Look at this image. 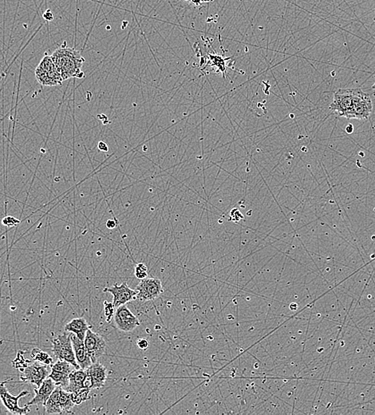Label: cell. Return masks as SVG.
<instances>
[{
  "label": "cell",
  "mask_w": 375,
  "mask_h": 415,
  "mask_svg": "<svg viewBox=\"0 0 375 415\" xmlns=\"http://www.w3.org/2000/svg\"><path fill=\"white\" fill-rule=\"evenodd\" d=\"M136 290L138 291L136 299L142 302L153 301L158 298L164 291L161 279L153 277L141 279Z\"/></svg>",
  "instance_id": "obj_5"
},
{
  "label": "cell",
  "mask_w": 375,
  "mask_h": 415,
  "mask_svg": "<svg viewBox=\"0 0 375 415\" xmlns=\"http://www.w3.org/2000/svg\"><path fill=\"white\" fill-rule=\"evenodd\" d=\"M61 387H60V386H57L54 391L50 394V396L49 397L47 401H46L44 406L46 413H48V414L61 413L59 403L60 390H61Z\"/></svg>",
  "instance_id": "obj_17"
},
{
  "label": "cell",
  "mask_w": 375,
  "mask_h": 415,
  "mask_svg": "<svg viewBox=\"0 0 375 415\" xmlns=\"http://www.w3.org/2000/svg\"><path fill=\"white\" fill-rule=\"evenodd\" d=\"M104 291L112 294L113 297V304L116 308L136 300L138 295L136 289L134 290L131 288L127 283H122L121 285L114 284L113 287H106L104 289Z\"/></svg>",
  "instance_id": "obj_11"
},
{
  "label": "cell",
  "mask_w": 375,
  "mask_h": 415,
  "mask_svg": "<svg viewBox=\"0 0 375 415\" xmlns=\"http://www.w3.org/2000/svg\"><path fill=\"white\" fill-rule=\"evenodd\" d=\"M134 275L138 279H143L148 276V268L143 263H138L135 266Z\"/></svg>",
  "instance_id": "obj_21"
},
{
  "label": "cell",
  "mask_w": 375,
  "mask_h": 415,
  "mask_svg": "<svg viewBox=\"0 0 375 415\" xmlns=\"http://www.w3.org/2000/svg\"><path fill=\"white\" fill-rule=\"evenodd\" d=\"M71 341L73 343L74 350H75V358L77 363L79 364L81 369L86 370L90 368V366L93 364L92 360L90 359V354L86 350L85 346L84 341L81 340L73 333H70Z\"/></svg>",
  "instance_id": "obj_15"
},
{
  "label": "cell",
  "mask_w": 375,
  "mask_h": 415,
  "mask_svg": "<svg viewBox=\"0 0 375 415\" xmlns=\"http://www.w3.org/2000/svg\"><path fill=\"white\" fill-rule=\"evenodd\" d=\"M49 378L54 381L56 386H60L67 390L69 385L70 375L75 369L73 365L64 360H57L55 364L50 365Z\"/></svg>",
  "instance_id": "obj_10"
},
{
  "label": "cell",
  "mask_w": 375,
  "mask_h": 415,
  "mask_svg": "<svg viewBox=\"0 0 375 415\" xmlns=\"http://www.w3.org/2000/svg\"><path fill=\"white\" fill-rule=\"evenodd\" d=\"M113 320L117 329L123 332H131L141 325L137 316H134L126 305L117 308L113 316Z\"/></svg>",
  "instance_id": "obj_7"
},
{
  "label": "cell",
  "mask_w": 375,
  "mask_h": 415,
  "mask_svg": "<svg viewBox=\"0 0 375 415\" xmlns=\"http://www.w3.org/2000/svg\"><path fill=\"white\" fill-rule=\"evenodd\" d=\"M98 149L104 152H107L108 150H109L107 145L103 142H100L99 143H98Z\"/></svg>",
  "instance_id": "obj_26"
},
{
  "label": "cell",
  "mask_w": 375,
  "mask_h": 415,
  "mask_svg": "<svg viewBox=\"0 0 375 415\" xmlns=\"http://www.w3.org/2000/svg\"><path fill=\"white\" fill-rule=\"evenodd\" d=\"M84 388L91 389V382L86 370H74L70 375L69 385L67 390L69 392H78Z\"/></svg>",
  "instance_id": "obj_14"
},
{
  "label": "cell",
  "mask_w": 375,
  "mask_h": 415,
  "mask_svg": "<svg viewBox=\"0 0 375 415\" xmlns=\"http://www.w3.org/2000/svg\"><path fill=\"white\" fill-rule=\"evenodd\" d=\"M51 57L57 69L61 72L64 81L78 77L85 63L84 57L74 48H58Z\"/></svg>",
  "instance_id": "obj_2"
},
{
  "label": "cell",
  "mask_w": 375,
  "mask_h": 415,
  "mask_svg": "<svg viewBox=\"0 0 375 415\" xmlns=\"http://www.w3.org/2000/svg\"><path fill=\"white\" fill-rule=\"evenodd\" d=\"M42 17L44 18L45 20H46V21H53L54 20V15L50 12V10H47L46 12H45L42 15Z\"/></svg>",
  "instance_id": "obj_25"
},
{
  "label": "cell",
  "mask_w": 375,
  "mask_h": 415,
  "mask_svg": "<svg viewBox=\"0 0 375 415\" xmlns=\"http://www.w3.org/2000/svg\"><path fill=\"white\" fill-rule=\"evenodd\" d=\"M346 130H347V132L349 133V134H351V133L354 131V127H353L352 125L349 124L347 128H346Z\"/></svg>",
  "instance_id": "obj_28"
},
{
  "label": "cell",
  "mask_w": 375,
  "mask_h": 415,
  "mask_svg": "<svg viewBox=\"0 0 375 415\" xmlns=\"http://www.w3.org/2000/svg\"><path fill=\"white\" fill-rule=\"evenodd\" d=\"M28 394L27 390H23L18 395H13L9 393L4 383L0 384V399L2 401L4 406L12 414H27L31 411L30 406H27V404L23 407L19 406V400Z\"/></svg>",
  "instance_id": "obj_6"
},
{
  "label": "cell",
  "mask_w": 375,
  "mask_h": 415,
  "mask_svg": "<svg viewBox=\"0 0 375 415\" xmlns=\"http://www.w3.org/2000/svg\"><path fill=\"white\" fill-rule=\"evenodd\" d=\"M31 357L35 361L38 362L40 364H45V365H52L53 360L50 357V354H47L46 352L40 350V349L35 348L33 349L31 352Z\"/></svg>",
  "instance_id": "obj_19"
},
{
  "label": "cell",
  "mask_w": 375,
  "mask_h": 415,
  "mask_svg": "<svg viewBox=\"0 0 375 415\" xmlns=\"http://www.w3.org/2000/svg\"><path fill=\"white\" fill-rule=\"evenodd\" d=\"M104 311H105V316L106 317V321L110 322L113 318L115 313V306L113 303H109L107 301L104 302Z\"/></svg>",
  "instance_id": "obj_22"
},
{
  "label": "cell",
  "mask_w": 375,
  "mask_h": 415,
  "mask_svg": "<svg viewBox=\"0 0 375 415\" xmlns=\"http://www.w3.org/2000/svg\"><path fill=\"white\" fill-rule=\"evenodd\" d=\"M86 371L91 382V390L104 387L108 378V371L105 367L96 362L93 363Z\"/></svg>",
  "instance_id": "obj_13"
},
{
  "label": "cell",
  "mask_w": 375,
  "mask_h": 415,
  "mask_svg": "<svg viewBox=\"0 0 375 415\" xmlns=\"http://www.w3.org/2000/svg\"><path fill=\"white\" fill-rule=\"evenodd\" d=\"M330 109L340 117L366 120L373 111L371 98L360 88L339 89L334 94Z\"/></svg>",
  "instance_id": "obj_1"
},
{
  "label": "cell",
  "mask_w": 375,
  "mask_h": 415,
  "mask_svg": "<svg viewBox=\"0 0 375 415\" xmlns=\"http://www.w3.org/2000/svg\"><path fill=\"white\" fill-rule=\"evenodd\" d=\"M106 226H107V228L112 229V228L116 227V224H115V222L113 221V220H108L107 223H106Z\"/></svg>",
  "instance_id": "obj_27"
},
{
  "label": "cell",
  "mask_w": 375,
  "mask_h": 415,
  "mask_svg": "<svg viewBox=\"0 0 375 415\" xmlns=\"http://www.w3.org/2000/svg\"><path fill=\"white\" fill-rule=\"evenodd\" d=\"M64 328L67 332L73 333L81 340L84 341L86 332L90 329V326L84 318H77L66 324Z\"/></svg>",
  "instance_id": "obj_16"
},
{
  "label": "cell",
  "mask_w": 375,
  "mask_h": 415,
  "mask_svg": "<svg viewBox=\"0 0 375 415\" xmlns=\"http://www.w3.org/2000/svg\"><path fill=\"white\" fill-rule=\"evenodd\" d=\"M3 224L7 227H14L20 223V220L12 216H5L2 220Z\"/></svg>",
  "instance_id": "obj_23"
},
{
  "label": "cell",
  "mask_w": 375,
  "mask_h": 415,
  "mask_svg": "<svg viewBox=\"0 0 375 415\" xmlns=\"http://www.w3.org/2000/svg\"><path fill=\"white\" fill-rule=\"evenodd\" d=\"M35 76L38 83L43 86H56L64 82L51 56H44L35 70Z\"/></svg>",
  "instance_id": "obj_3"
},
{
  "label": "cell",
  "mask_w": 375,
  "mask_h": 415,
  "mask_svg": "<svg viewBox=\"0 0 375 415\" xmlns=\"http://www.w3.org/2000/svg\"><path fill=\"white\" fill-rule=\"evenodd\" d=\"M84 344L90 354L92 363L98 362V359L106 351V342L102 335L89 329L84 339Z\"/></svg>",
  "instance_id": "obj_8"
},
{
  "label": "cell",
  "mask_w": 375,
  "mask_h": 415,
  "mask_svg": "<svg viewBox=\"0 0 375 415\" xmlns=\"http://www.w3.org/2000/svg\"><path fill=\"white\" fill-rule=\"evenodd\" d=\"M137 345L141 350H147L150 346V342L146 339H140L137 342Z\"/></svg>",
  "instance_id": "obj_24"
},
{
  "label": "cell",
  "mask_w": 375,
  "mask_h": 415,
  "mask_svg": "<svg viewBox=\"0 0 375 415\" xmlns=\"http://www.w3.org/2000/svg\"><path fill=\"white\" fill-rule=\"evenodd\" d=\"M50 341L53 344L52 351L57 360L68 362L75 367V369H80L75 358V350L70 334L64 333Z\"/></svg>",
  "instance_id": "obj_4"
},
{
  "label": "cell",
  "mask_w": 375,
  "mask_h": 415,
  "mask_svg": "<svg viewBox=\"0 0 375 415\" xmlns=\"http://www.w3.org/2000/svg\"><path fill=\"white\" fill-rule=\"evenodd\" d=\"M55 387V383L50 378L45 379L40 387L34 389L35 397L27 403V406H45L46 401Z\"/></svg>",
  "instance_id": "obj_12"
},
{
  "label": "cell",
  "mask_w": 375,
  "mask_h": 415,
  "mask_svg": "<svg viewBox=\"0 0 375 415\" xmlns=\"http://www.w3.org/2000/svg\"><path fill=\"white\" fill-rule=\"evenodd\" d=\"M90 390H91V389L84 388L79 390L78 392H71V399L73 401L75 405H80L81 403H83L86 400H88L90 398L89 395H90Z\"/></svg>",
  "instance_id": "obj_20"
},
{
  "label": "cell",
  "mask_w": 375,
  "mask_h": 415,
  "mask_svg": "<svg viewBox=\"0 0 375 415\" xmlns=\"http://www.w3.org/2000/svg\"><path fill=\"white\" fill-rule=\"evenodd\" d=\"M21 379L23 382L35 385L37 387H40L42 382L49 377V370L47 365L40 364L35 361L34 364L26 367L23 371Z\"/></svg>",
  "instance_id": "obj_9"
},
{
  "label": "cell",
  "mask_w": 375,
  "mask_h": 415,
  "mask_svg": "<svg viewBox=\"0 0 375 415\" xmlns=\"http://www.w3.org/2000/svg\"><path fill=\"white\" fill-rule=\"evenodd\" d=\"M372 89L375 90V83L374 84H373V86H372Z\"/></svg>",
  "instance_id": "obj_29"
},
{
  "label": "cell",
  "mask_w": 375,
  "mask_h": 415,
  "mask_svg": "<svg viewBox=\"0 0 375 415\" xmlns=\"http://www.w3.org/2000/svg\"><path fill=\"white\" fill-rule=\"evenodd\" d=\"M59 403L61 413H71V409H73L74 406H75L73 401L71 399V392L67 391L62 387L60 390Z\"/></svg>",
  "instance_id": "obj_18"
}]
</instances>
